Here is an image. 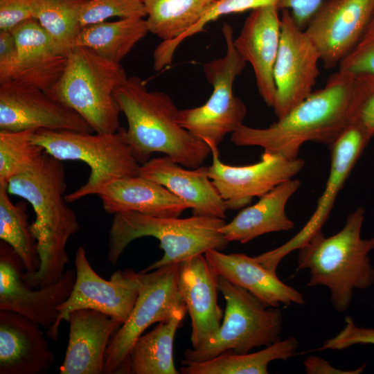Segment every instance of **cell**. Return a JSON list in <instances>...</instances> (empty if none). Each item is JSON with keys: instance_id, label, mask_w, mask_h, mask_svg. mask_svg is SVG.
<instances>
[{"instance_id": "obj_37", "label": "cell", "mask_w": 374, "mask_h": 374, "mask_svg": "<svg viewBox=\"0 0 374 374\" xmlns=\"http://www.w3.org/2000/svg\"><path fill=\"white\" fill-rule=\"evenodd\" d=\"M355 75L353 118H356L361 123L366 133L372 138L374 136V75Z\"/></svg>"}, {"instance_id": "obj_19", "label": "cell", "mask_w": 374, "mask_h": 374, "mask_svg": "<svg viewBox=\"0 0 374 374\" xmlns=\"http://www.w3.org/2000/svg\"><path fill=\"white\" fill-rule=\"evenodd\" d=\"M218 275L204 254L180 262L178 286L191 321V348L206 344L220 329L223 311L217 303Z\"/></svg>"}, {"instance_id": "obj_24", "label": "cell", "mask_w": 374, "mask_h": 374, "mask_svg": "<svg viewBox=\"0 0 374 374\" xmlns=\"http://www.w3.org/2000/svg\"><path fill=\"white\" fill-rule=\"evenodd\" d=\"M204 256L218 276L245 289L267 307L305 303L300 292L280 280L276 272L262 265L255 256L226 254L217 249L206 251Z\"/></svg>"}, {"instance_id": "obj_34", "label": "cell", "mask_w": 374, "mask_h": 374, "mask_svg": "<svg viewBox=\"0 0 374 374\" xmlns=\"http://www.w3.org/2000/svg\"><path fill=\"white\" fill-rule=\"evenodd\" d=\"M280 0H215L202 19L182 35L170 42L162 41L153 52V66L161 71L172 61L177 47L186 39L204 30L208 23L233 13L242 12L265 6L278 5Z\"/></svg>"}, {"instance_id": "obj_12", "label": "cell", "mask_w": 374, "mask_h": 374, "mask_svg": "<svg viewBox=\"0 0 374 374\" xmlns=\"http://www.w3.org/2000/svg\"><path fill=\"white\" fill-rule=\"evenodd\" d=\"M371 137L361 123L353 118L340 138L330 148V166L326 184L312 216L301 230L288 241L274 249L255 256L269 270L276 272L280 261L298 250L327 221L335 199Z\"/></svg>"}, {"instance_id": "obj_31", "label": "cell", "mask_w": 374, "mask_h": 374, "mask_svg": "<svg viewBox=\"0 0 374 374\" xmlns=\"http://www.w3.org/2000/svg\"><path fill=\"white\" fill-rule=\"evenodd\" d=\"M26 211L25 202L13 204L7 186H0V239L20 256L26 272L33 274L40 267V258Z\"/></svg>"}, {"instance_id": "obj_16", "label": "cell", "mask_w": 374, "mask_h": 374, "mask_svg": "<svg viewBox=\"0 0 374 374\" xmlns=\"http://www.w3.org/2000/svg\"><path fill=\"white\" fill-rule=\"evenodd\" d=\"M0 130L93 132L78 113L46 91L15 80L0 84Z\"/></svg>"}, {"instance_id": "obj_14", "label": "cell", "mask_w": 374, "mask_h": 374, "mask_svg": "<svg viewBox=\"0 0 374 374\" xmlns=\"http://www.w3.org/2000/svg\"><path fill=\"white\" fill-rule=\"evenodd\" d=\"M74 262L75 281L70 296L58 308L57 330L62 320L66 321L71 312L79 309L95 310L124 323L138 299V273L130 269L118 270L109 280H105L91 266L82 245L76 251Z\"/></svg>"}, {"instance_id": "obj_33", "label": "cell", "mask_w": 374, "mask_h": 374, "mask_svg": "<svg viewBox=\"0 0 374 374\" xmlns=\"http://www.w3.org/2000/svg\"><path fill=\"white\" fill-rule=\"evenodd\" d=\"M89 0H48L33 18L62 47L68 50L82 28L80 17Z\"/></svg>"}, {"instance_id": "obj_4", "label": "cell", "mask_w": 374, "mask_h": 374, "mask_svg": "<svg viewBox=\"0 0 374 374\" xmlns=\"http://www.w3.org/2000/svg\"><path fill=\"white\" fill-rule=\"evenodd\" d=\"M364 213L358 207L339 232L326 237L321 231L298 249V269L310 271L307 285L326 287L332 307L339 312L350 307L354 290L374 283V268L368 257L374 249V237L361 235Z\"/></svg>"}, {"instance_id": "obj_39", "label": "cell", "mask_w": 374, "mask_h": 374, "mask_svg": "<svg viewBox=\"0 0 374 374\" xmlns=\"http://www.w3.org/2000/svg\"><path fill=\"white\" fill-rule=\"evenodd\" d=\"M48 0H0V30H12L33 18L34 13Z\"/></svg>"}, {"instance_id": "obj_38", "label": "cell", "mask_w": 374, "mask_h": 374, "mask_svg": "<svg viewBox=\"0 0 374 374\" xmlns=\"http://www.w3.org/2000/svg\"><path fill=\"white\" fill-rule=\"evenodd\" d=\"M345 327L335 337L323 342L321 346L312 351L344 350L354 345L374 346V328L357 326L350 317L345 319Z\"/></svg>"}, {"instance_id": "obj_7", "label": "cell", "mask_w": 374, "mask_h": 374, "mask_svg": "<svg viewBox=\"0 0 374 374\" xmlns=\"http://www.w3.org/2000/svg\"><path fill=\"white\" fill-rule=\"evenodd\" d=\"M125 129L114 133L92 134L69 130H37L32 135L35 144L60 161H81L90 169L89 178L77 190L66 194L68 203L98 195L110 183L139 175L141 164L127 143Z\"/></svg>"}, {"instance_id": "obj_32", "label": "cell", "mask_w": 374, "mask_h": 374, "mask_svg": "<svg viewBox=\"0 0 374 374\" xmlns=\"http://www.w3.org/2000/svg\"><path fill=\"white\" fill-rule=\"evenodd\" d=\"M35 131L0 130V186L32 168L45 152L31 140Z\"/></svg>"}, {"instance_id": "obj_22", "label": "cell", "mask_w": 374, "mask_h": 374, "mask_svg": "<svg viewBox=\"0 0 374 374\" xmlns=\"http://www.w3.org/2000/svg\"><path fill=\"white\" fill-rule=\"evenodd\" d=\"M66 321L69 323V339L60 373H103L109 340L122 324L92 309L74 310Z\"/></svg>"}, {"instance_id": "obj_42", "label": "cell", "mask_w": 374, "mask_h": 374, "mask_svg": "<svg viewBox=\"0 0 374 374\" xmlns=\"http://www.w3.org/2000/svg\"><path fill=\"white\" fill-rule=\"evenodd\" d=\"M303 364L308 374H359L364 371L366 366L363 365L352 371L340 370L322 357L314 355H309L305 358Z\"/></svg>"}, {"instance_id": "obj_10", "label": "cell", "mask_w": 374, "mask_h": 374, "mask_svg": "<svg viewBox=\"0 0 374 374\" xmlns=\"http://www.w3.org/2000/svg\"><path fill=\"white\" fill-rule=\"evenodd\" d=\"M180 262L147 273H138L139 296L126 321L112 335L107 346L103 373L128 374L132 348L152 324L169 321L187 310L178 286Z\"/></svg>"}, {"instance_id": "obj_6", "label": "cell", "mask_w": 374, "mask_h": 374, "mask_svg": "<svg viewBox=\"0 0 374 374\" xmlns=\"http://www.w3.org/2000/svg\"><path fill=\"white\" fill-rule=\"evenodd\" d=\"M127 78L121 64L87 48L72 47L63 73L46 92L78 113L96 133H114L121 128V110L113 93Z\"/></svg>"}, {"instance_id": "obj_40", "label": "cell", "mask_w": 374, "mask_h": 374, "mask_svg": "<svg viewBox=\"0 0 374 374\" xmlns=\"http://www.w3.org/2000/svg\"><path fill=\"white\" fill-rule=\"evenodd\" d=\"M17 57V44L12 30H0V84L13 80Z\"/></svg>"}, {"instance_id": "obj_2", "label": "cell", "mask_w": 374, "mask_h": 374, "mask_svg": "<svg viewBox=\"0 0 374 374\" xmlns=\"http://www.w3.org/2000/svg\"><path fill=\"white\" fill-rule=\"evenodd\" d=\"M7 189L32 206L35 220L30 224L37 242L40 267L24 280L31 287L40 288L57 283L69 262L66 247L80 224L75 213L65 199L66 182L62 161L44 152L28 171L12 177Z\"/></svg>"}, {"instance_id": "obj_23", "label": "cell", "mask_w": 374, "mask_h": 374, "mask_svg": "<svg viewBox=\"0 0 374 374\" xmlns=\"http://www.w3.org/2000/svg\"><path fill=\"white\" fill-rule=\"evenodd\" d=\"M12 31L18 53L13 80L48 91L64 72L67 50L33 18L20 23Z\"/></svg>"}, {"instance_id": "obj_28", "label": "cell", "mask_w": 374, "mask_h": 374, "mask_svg": "<svg viewBox=\"0 0 374 374\" xmlns=\"http://www.w3.org/2000/svg\"><path fill=\"white\" fill-rule=\"evenodd\" d=\"M299 346L298 340L290 337L252 353H228L202 362L181 360L179 371L182 374H267L270 362L287 360Z\"/></svg>"}, {"instance_id": "obj_18", "label": "cell", "mask_w": 374, "mask_h": 374, "mask_svg": "<svg viewBox=\"0 0 374 374\" xmlns=\"http://www.w3.org/2000/svg\"><path fill=\"white\" fill-rule=\"evenodd\" d=\"M276 6L251 10L238 36L233 39L238 53L253 69L258 93L268 107L276 94L274 68L281 35L280 16Z\"/></svg>"}, {"instance_id": "obj_9", "label": "cell", "mask_w": 374, "mask_h": 374, "mask_svg": "<svg viewBox=\"0 0 374 374\" xmlns=\"http://www.w3.org/2000/svg\"><path fill=\"white\" fill-rule=\"evenodd\" d=\"M222 32L226 54L203 65L206 80L213 87L210 98L199 107L179 109L176 118L177 123L195 138L217 147L227 134L243 124L247 114L245 104L233 91L234 80L247 62L234 47L232 26L224 23Z\"/></svg>"}, {"instance_id": "obj_17", "label": "cell", "mask_w": 374, "mask_h": 374, "mask_svg": "<svg viewBox=\"0 0 374 374\" xmlns=\"http://www.w3.org/2000/svg\"><path fill=\"white\" fill-rule=\"evenodd\" d=\"M374 15V0H325L304 31L324 68L339 66L364 35Z\"/></svg>"}, {"instance_id": "obj_35", "label": "cell", "mask_w": 374, "mask_h": 374, "mask_svg": "<svg viewBox=\"0 0 374 374\" xmlns=\"http://www.w3.org/2000/svg\"><path fill=\"white\" fill-rule=\"evenodd\" d=\"M146 15L144 0H89L82 10L80 24L82 27L112 17L144 18Z\"/></svg>"}, {"instance_id": "obj_5", "label": "cell", "mask_w": 374, "mask_h": 374, "mask_svg": "<svg viewBox=\"0 0 374 374\" xmlns=\"http://www.w3.org/2000/svg\"><path fill=\"white\" fill-rule=\"evenodd\" d=\"M108 235L107 259L116 265L133 240L151 236L163 251L161 259L141 271L147 273L168 265L179 263L210 249L222 250L229 242L220 231L224 219L193 215L187 218L159 217L126 211L113 215Z\"/></svg>"}, {"instance_id": "obj_1", "label": "cell", "mask_w": 374, "mask_h": 374, "mask_svg": "<svg viewBox=\"0 0 374 374\" xmlns=\"http://www.w3.org/2000/svg\"><path fill=\"white\" fill-rule=\"evenodd\" d=\"M356 75L338 71L325 85L313 91L285 116L265 128L241 125L231 134L237 146H258L264 151L296 159L308 141L330 148L340 138L354 116Z\"/></svg>"}, {"instance_id": "obj_13", "label": "cell", "mask_w": 374, "mask_h": 374, "mask_svg": "<svg viewBox=\"0 0 374 374\" xmlns=\"http://www.w3.org/2000/svg\"><path fill=\"white\" fill-rule=\"evenodd\" d=\"M279 49L274 68L276 94L273 109L285 116L312 91L319 75L320 55L290 10H282Z\"/></svg>"}, {"instance_id": "obj_25", "label": "cell", "mask_w": 374, "mask_h": 374, "mask_svg": "<svg viewBox=\"0 0 374 374\" xmlns=\"http://www.w3.org/2000/svg\"><path fill=\"white\" fill-rule=\"evenodd\" d=\"M107 213L133 211L159 217H179L190 207L163 186L141 175L116 180L97 195Z\"/></svg>"}, {"instance_id": "obj_30", "label": "cell", "mask_w": 374, "mask_h": 374, "mask_svg": "<svg viewBox=\"0 0 374 374\" xmlns=\"http://www.w3.org/2000/svg\"><path fill=\"white\" fill-rule=\"evenodd\" d=\"M215 0H144L149 32L175 40L195 26Z\"/></svg>"}, {"instance_id": "obj_11", "label": "cell", "mask_w": 374, "mask_h": 374, "mask_svg": "<svg viewBox=\"0 0 374 374\" xmlns=\"http://www.w3.org/2000/svg\"><path fill=\"white\" fill-rule=\"evenodd\" d=\"M24 264L8 243L0 242V310L21 314L47 328L50 339L57 341L58 308L70 296L75 269L64 271L62 278L50 286L33 288L24 280Z\"/></svg>"}, {"instance_id": "obj_20", "label": "cell", "mask_w": 374, "mask_h": 374, "mask_svg": "<svg viewBox=\"0 0 374 374\" xmlns=\"http://www.w3.org/2000/svg\"><path fill=\"white\" fill-rule=\"evenodd\" d=\"M32 319L0 310V374H41L55 361L54 354Z\"/></svg>"}, {"instance_id": "obj_36", "label": "cell", "mask_w": 374, "mask_h": 374, "mask_svg": "<svg viewBox=\"0 0 374 374\" xmlns=\"http://www.w3.org/2000/svg\"><path fill=\"white\" fill-rule=\"evenodd\" d=\"M338 67L340 71L354 75H374V15L357 44Z\"/></svg>"}, {"instance_id": "obj_8", "label": "cell", "mask_w": 374, "mask_h": 374, "mask_svg": "<svg viewBox=\"0 0 374 374\" xmlns=\"http://www.w3.org/2000/svg\"><path fill=\"white\" fill-rule=\"evenodd\" d=\"M217 289L226 308L218 331L203 346L188 348L183 361L202 362L228 353L243 354L280 339L283 317L245 289L218 276Z\"/></svg>"}, {"instance_id": "obj_41", "label": "cell", "mask_w": 374, "mask_h": 374, "mask_svg": "<svg viewBox=\"0 0 374 374\" xmlns=\"http://www.w3.org/2000/svg\"><path fill=\"white\" fill-rule=\"evenodd\" d=\"M323 1L325 0H280L278 8L290 10L297 25L304 30Z\"/></svg>"}, {"instance_id": "obj_29", "label": "cell", "mask_w": 374, "mask_h": 374, "mask_svg": "<svg viewBox=\"0 0 374 374\" xmlns=\"http://www.w3.org/2000/svg\"><path fill=\"white\" fill-rule=\"evenodd\" d=\"M187 310L178 312L169 321L160 322L141 335L129 358L128 374H178L173 359V343Z\"/></svg>"}, {"instance_id": "obj_3", "label": "cell", "mask_w": 374, "mask_h": 374, "mask_svg": "<svg viewBox=\"0 0 374 374\" xmlns=\"http://www.w3.org/2000/svg\"><path fill=\"white\" fill-rule=\"evenodd\" d=\"M113 94L127 121L125 140L141 165L150 159L152 153L160 152L193 169L203 165L211 154L206 143L177 123L179 109L167 93L150 91L144 80L132 76L118 86Z\"/></svg>"}, {"instance_id": "obj_26", "label": "cell", "mask_w": 374, "mask_h": 374, "mask_svg": "<svg viewBox=\"0 0 374 374\" xmlns=\"http://www.w3.org/2000/svg\"><path fill=\"white\" fill-rule=\"evenodd\" d=\"M296 179L287 180L259 197V200L242 210L220 231L227 241L244 244L262 235L287 231L294 223L286 215L285 206L290 198L299 188Z\"/></svg>"}, {"instance_id": "obj_21", "label": "cell", "mask_w": 374, "mask_h": 374, "mask_svg": "<svg viewBox=\"0 0 374 374\" xmlns=\"http://www.w3.org/2000/svg\"><path fill=\"white\" fill-rule=\"evenodd\" d=\"M208 166L188 170L167 155L143 163L139 175L163 186L184 201L193 215L226 218L224 201L208 177Z\"/></svg>"}, {"instance_id": "obj_15", "label": "cell", "mask_w": 374, "mask_h": 374, "mask_svg": "<svg viewBox=\"0 0 374 374\" xmlns=\"http://www.w3.org/2000/svg\"><path fill=\"white\" fill-rule=\"evenodd\" d=\"M211 151L208 177L224 201L227 210H238L249 204L278 184L292 179L304 167L297 158L288 159L264 151L260 161L247 166H231L220 159L218 147L206 143Z\"/></svg>"}, {"instance_id": "obj_27", "label": "cell", "mask_w": 374, "mask_h": 374, "mask_svg": "<svg viewBox=\"0 0 374 374\" xmlns=\"http://www.w3.org/2000/svg\"><path fill=\"white\" fill-rule=\"evenodd\" d=\"M148 33L149 30L143 18L104 21L82 26L69 48L85 47L111 62L121 64Z\"/></svg>"}]
</instances>
